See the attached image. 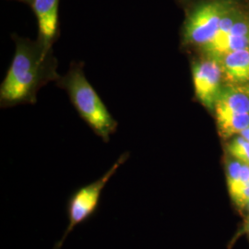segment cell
I'll return each mask as SVG.
<instances>
[{
  "label": "cell",
  "mask_w": 249,
  "mask_h": 249,
  "mask_svg": "<svg viewBox=\"0 0 249 249\" xmlns=\"http://www.w3.org/2000/svg\"><path fill=\"white\" fill-rule=\"evenodd\" d=\"M192 79L196 99L209 110H214L217 97L222 90L223 71L220 63L207 57L193 64Z\"/></svg>",
  "instance_id": "5b68a950"
},
{
  "label": "cell",
  "mask_w": 249,
  "mask_h": 249,
  "mask_svg": "<svg viewBox=\"0 0 249 249\" xmlns=\"http://www.w3.org/2000/svg\"><path fill=\"white\" fill-rule=\"evenodd\" d=\"M233 8L230 0H211L199 4L187 17L184 41L203 48L213 40L221 20Z\"/></svg>",
  "instance_id": "277c9868"
},
{
  "label": "cell",
  "mask_w": 249,
  "mask_h": 249,
  "mask_svg": "<svg viewBox=\"0 0 249 249\" xmlns=\"http://www.w3.org/2000/svg\"><path fill=\"white\" fill-rule=\"evenodd\" d=\"M39 29V41L52 47L58 30L59 0H32Z\"/></svg>",
  "instance_id": "8992f818"
},
{
  "label": "cell",
  "mask_w": 249,
  "mask_h": 249,
  "mask_svg": "<svg viewBox=\"0 0 249 249\" xmlns=\"http://www.w3.org/2000/svg\"><path fill=\"white\" fill-rule=\"evenodd\" d=\"M240 136H242L243 138H245L247 141L249 142V125L240 134Z\"/></svg>",
  "instance_id": "9a60e30c"
},
{
  "label": "cell",
  "mask_w": 249,
  "mask_h": 249,
  "mask_svg": "<svg viewBox=\"0 0 249 249\" xmlns=\"http://www.w3.org/2000/svg\"><path fill=\"white\" fill-rule=\"evenodd\" d=\"M13 60L0 88L1 107L36 103L44 85L59 80L52 47L41 41L17 37Z\"/></svg>",
  "instance_id": "6da1fadb"
},
{
  "label": "cell",
  "mask_w": 249,
  "mask_h": 249,
  "mask_svg": "<svg viewBox=\"0 0 249 249\" xmlns=\"http://www.w3.org/2000/svg\"><path fill=\"white\" fill-rule=\"evenodd\" d=\"M233 202L240 208H245L249 203V186L243 187L236 193L231 195Z\"/></svg>",
  "instance_id": "4fadbf2b"
},
{
  "label": "cell",
  "mask_w": 249,
  "mask_h": 249,
  "mask_svg": "<svg viewBox=\"0 0 249 249\" xmlns=\"http://www.w3.org/2000/svg\"><path fill=\"white\" fill-rule=\"evenodd\" d=\"M241 166H242V162L236 160L230 161L227 166V185H228L230 193L238 186L239 178H240Z\"/></svg>",
  "instance_id": "7c38bea8"
},
{
  "label": "cell",
  "mask_w": 249,
  "mask_h": 249,
  "mask_svg": "<svg viewBox=\"0 0 249 249\" xmlns=\"http://www.w3.org/2000/svg\"><path fill=\"white\" fill-rule=\"evenodd\" d=\"M248 47H249V36H227L219 43L206 46L202 50L207 57L220 62L225 55Z\"/></svg>",
  "instance_id": "9c48e42d"
},
{
  "label": "cell",
  "mask_w": 249,
  "mask_h": 249,
  "mask_svg": "<svg viewBox=\"0 0 249 249\" xmlns=\"http://www.w3.org/2000/svg\"><path fill=\"white\" fill-rule=\"evenodd\" d=\"M247 207H248V209H249V204L247 205Z\"/></svg>",
  "instance_id": "e0dca14e"
},
{
  "label": "cell",
  "mask_w": 249,
  "mask_h": 249,
  "mask_svg": "<svg viewBox=\"0 0 249 249\" xmlns=\"http://www.w3.org/2000/svg\"><path fill=\"white\" fill-rule=\"evenodd\" d=\"M214 111L215 113L249 114V97L236 87L223 88L217 97Z\"/></svg>",
  "instance_id": "ba28073f"
},
{
  "label": "cell",
  "mask_w": 249,
  "mask_h": 249,
  "mask_svg": "<svg viewBox=\"0 0 249 249\" xmlns=\"http://www.w3.org/2000/svg\"><path fill=\"white\" fill-rule=\"evenodd\" d=\"M58 80V84L67 90L81 118L94 133L108 142L111 135L116 132L117 122L87 80L82 65H72L69 72Z\"/></svg>",
  "instance_id": "7a4b0ae2"
},
{
  "label": "cell",
  "mask_w": 249,
  "mask_h": 249,
  "mask_svg": "<svg viewBox=\"0 0 249 249\" xmlns=\"http://www.w3.org/2000/svg\"><path fill=\"white\" fill-rule=\"evenodd\" d=\"M219 63L223 78L230 86L237 87L249 82V47L225 55Z\"/></svg>",
  "instance_id": "52a82bcc"
},
{
  "label": "cell",
  "mask_w": 249,
  "mask_h": 249,
  "mask_svg": "<svg viewBox=\"0 0 249 249\" xmlns=\"http://www.w3.org/2000/svg\"><path fill=\"white\" fill-rule=\"evenodd\" d=\"M218 130L223 139L241 134L249 125V114L215 113Z\"/></svg>",
  "instance_id": "30bf717a"
},
{
  "label": "cell",
  "mask_w": 249,
  "mask_h": 249,
  "mask_svg": "<svg viewBox=\"0 0 249 249\" xmlns=\"http://www.w3.org/2000/svg\"><path fill=\"white\" fill-rule=\"evenodd\" d=\"M228 151L235 160L249 165V142L245 138H235L228 145Z\"/></svg>",
  "instance_id": "8fae6325"
},
{
  "label": "cell",
  "mask_w": 249,
  "mask_h": 249,
  "mask_svg": "<svg viewBox=\"0 0 249 249\" xmlns=\"http://www.w3.org/2000/svg\"><path fill=\"white\" fill-rule=\"evenodd\" d=\"M128 157L129 153L124 152L102 178L89 185L80 187L72 193L67 202V215L69 224L66 228V231L63 233L61 239L55 244L53 249H61L64 242L69 234H71L73 229L80 223L89 220L90 217L95 214L101 202L102 193L107 183L115 176L117 170L124 164Z\"/></svg>",
  "instance_id": "3957f363"
},
{
  "label": "cell",
  "mask_w": 249,
  "mask_h": 249,
  "mask_svg": "<svg viewBox=\"0 0 249 249\" xmlns=\"http://www.w3.org/2000/svg\"><path fill=\"white\" fill-rule=\"evenodd\" d=\"M236 88L239 89V90H241L242 92H244L245 94H247L249 97V82H248L247 84H244V85H241V86H237Z\"/></svg>",
  "instance_id": "5bb4252c"
},
{
  "label": "cell",
  "mask_w": 249,
  "mask_h": 249,
  "mask_svg": "<svg viewBox=\"0 0 249 249\" xmlns=\"http://www.w3.org/2000/svg\"><path fill=\"white\" fill-rule=\"evenodd\" d=\"M18 1L24 2V3H27V4H31V2H32V0H18Z\"/></svg>",
  "instance_id": "2e32d148"
},
{
  "label": "cell",
  "mask_w": 249,
  "mask_h": 249,
  "mask_svg": "<svg viewBox=\"0 0 249 249\" xmlns=\"http://www.w3.org/2000/svg\"></svg>",
  "instance_id": "ac0fdd59"
}]
</instances>
